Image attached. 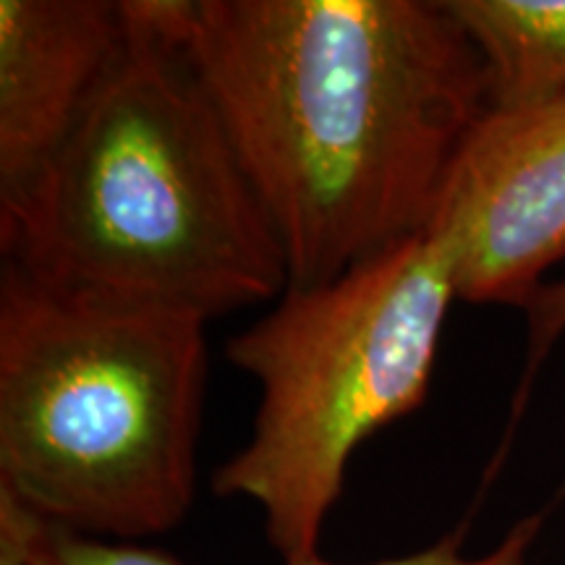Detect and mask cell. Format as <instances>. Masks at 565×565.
<instances>
[{"mask_svg": "<svg viewBox=\"0 0 565 565\" xmlns=\"http://www.w3.org/2000/svg\"><path fill=\"white\" fill-rule=\"evenodd\" d=\"M286 254L320 286L427 231L490 110L479 51L429 0H166Z\"/></svg>", "mask_w": 565, "mask_h": 565, "instance_id": "obj_1", "label": "cell"}, {"mask_svg": "<svg viewBox=\"0 0 565 565\" xmlns=\"http://www.w3.org/2000/svg\"><path fill=\"white\" fill-rule=\"evenodd\" d=\"M126 34L74 131L13 207L6 259L40 278L204 320L280 299L288 265L166 0Z\"/></svg>", "mask_w": 565, "mask_h": 565, "instance_id": "obj_2", "label": "cell"}, {"mask_svg": "<svg viewBox=\"0 0 565 565\" xmlns=\"http://www.w3.org/2000/svg\"><path fill=\"white\" fill-rule=\"evenodd\" d=\"M207 320L0 275V490L79 534L134 542L194 503Z\"/></svg>", "mask_w": 565, "mask_h": 565, "instance_id": "obj_3", "label": "cell"}, {"mask_svg": "<svg viewBox=\"0 0 565 565\" xmlns=\"http://www.w3.org/2000/svg\"><path fill=\"white\" fill-rule=\"evenodd\" d=\"M456 294L435 233L372 254L338 278L288 288L228 359L259 385L249 443L212 475L221 498L265 513L282 563L320 555V536L364 440L424 404Z\"/></svg>", "mask_w": 565, "mask_h": 565, "instance_id": "obj_4", "label": "cell"}, {"mask_svg": "<svg viewBox=\"0 0 565 565\" xmlns=\"http://www.w3.org/2000/svg\"><path fill=\"white\" fill-rule=\"evenodd\" d=\"M427 233L454 254L458 299L526 309L565 259V92L479 118Z\"/></svg>", "mask_w": 565, "mask_h": 565, "instance_id": "obj_5", "label": "cell"}, {"mask_svg": "<svg viewBox=\"0 0 565 565\" xmlns=\"http://www.w3.org/2000/svg\"><path fill=\"white\" fill-rule=\"evenodd\" d=\"M124 34L121 0H0V212L74 131Z\"/></svg>", "mask_w": 565, "mask_h": 565, "instance_id": "obj_6", "label": "cell"}, {"mask_svg": "<svg viewBox=\"0 0 565 565\" xmlns=\"http://www.w3.org/2000/svg\"><path fill=\"white\" fill-rule=\"evenodd\" d=\"M475 42L490 108H521L565 92V0H445Z\"/></svg>", "mask_w": 565, "mask_h": 565, "instance_id": "obj_7", "label": "cell"}, {"mask_svg": "<svg viewBox=\"0 0 565 565\" xmlns=\"http://www.w3.org/2000/svg\"><path fill=\"white\" fill-rule=\"evenodd\" d=\"M0 550L17 553L24 565H186L166 550L100 540L53 524L6 490H0Z\"/></svg>", "mask_w": 565, "mask_h": 565, "instance_id": "obj_8", "label": "cell"}, {"mask_svg": "<svg viewBox=\"0 0 565 565\" xmlns=\"http://www.w3.org/2000/svg\"><path fill=\"white\" fill-rule=\"evenodd\" d=\"M540 515H532V519H524L519 526L513 529L511 534L500 542L492 553L482 557H466L461 553V536H445V540L437 542V545L419 550V553L391 557V561L380 563H366V565H526L529 547L534 545L536 534H540ZM286 565H338L322 561L320 555L303 557V561L286 563Z\"/></svg>", "mask_w": 565, "mask_h": 565, "instance_id": "obj_9", "label": "cell"}, {"mask_svg": "<svg viewBox=\"0 0 565 565\" xmlns=\"http://www.w3.org/2000/svg\"><path fill=\"white\" fill-rule=\"evenodd\" d=\"M529 317V362H526V380L521 387V398L529 391V380L553 343L565 333V278L557 282H545L526 303Z\"/></svg>", "mask_w": 565, "mask_h": 565, "instance_id": "obj_10", "label": "cell"}, {"mask_svg": "<svg viewBox=\"0 0 565 565\" xmlns=\"http://www.w3.org/2000/svg\"><path fill=\"white\" fill-rule=\"evenodd\" d=\"M0 565H24V561L17 553H9V550H0Z\"/></svg>", "mask_w": 565, "mask_h": 565, "instance_id": "obj_11", "label": "cell"}]
</instances>
